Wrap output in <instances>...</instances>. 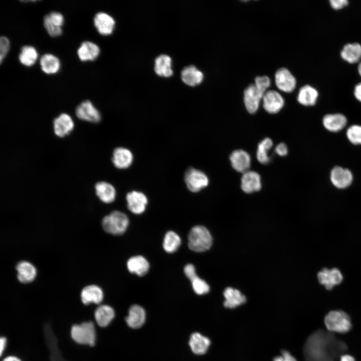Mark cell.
Segmentation results:
<instances>
[{
    "mask_svg": "<svg viewBox=\"0 0 361 361\" xmlns=\"http://www.w3.org/2000/svg\"><path fill=\"white\" fill-rule=\"evenodd\" d=\"M331 333L318 330L309 336L303 348L305 361H335L346 349Z\"/></svg>",
    "mask_w": 361,
    "mask_h": 361,
    "instance_id": "cell-1",
    "label": "cell"
},
{
    "mask_svg": "<svg viewBox=\"0 0 361 361\" xmlns=\"http://www.w3.org/2000/svg\"><path fill=\"white\" fill-rule=\"evenodd\" d=\"M70 335L72 340L78 345L93 347L96 344V329L92 320L72 324L70 329Z\"/></svg>",
    "mask_w": 361,
    "mask_h": 361,
    "instance_id": "cell-2",
    "label": "cell"
},
{
    "mask_svg": "<svg viewBox=\"0 0 361 361\" xmlns=\"http://www.w3.org/2000/svg\"><path fill=\"white\" fill-rule=\"evenodd\" d=\"M212 245V237L208 229L202 226H196L190 230L188 235V246L196 252L209 250Z\"/></svg>",
    "mask_w": 361,
    "mask_h": 361,
    "instance_id": "cell-3",
    "label": "cell"
},
{
    "mask_svg": "<svg viewBox=\"0 0 361 361\" xmlns=\"http://www.w3.org/2000/svg\"><path fill=\"white\" fill-rule=\"evenodd\" d=\"M101 224L106 232L114 235H120L126 230L129 220L123 213L114 211L103 218Z\"/></svg>",
    "mask_w": 361,
    "mask_h": 361,
    "instance_id": "cell-4",
    "label": "cell"
},
{
    "mask_svg": "<svg viewBox=\"0 0 361 361\" xmlns=\"http://www.w3.org/2000/svg\"><path fill=\"white\" fill-rule=\"evenodd\" d=\"M324 323L330 332L346 333L351 327L349 316L341 310H332L325 316Z\"/></svg>",
    "mask_w": 361,
    "mask_h": 361,
    "instance_id": "cell-5",
    "label": "cell"
},
{
    "mask_svg": "<svg viewBox=\"0 0 361 361\" xmlns=\"http://www.w3.org/2000/svg\"><path fill=\"white\" fill-rule=\"evenodd\" d=\"M185 182L187 187L191 192L197 193L208 186L209 179L203 171L191 167L185 172Z\"/></svg>",
    "mask_w": 361,
    "mask_h": 361,
    "instance_id": "cell-6",
    "label": "cell"
},
{
    "mask_svg": "<svg viewBox=\"0 0 361 361\" xmlns=\"http://www.w3.org/2000/svg\"><path fill=\"white\" fill-rule=\"evenodd\" d=\"M265 92L255 84H250L245 89L244 102L248 112L253 114L257 111Z\"/></svg>",
    "mask_w": 361,
    "mask_h": 361,
    "instance_id": "cell-7",
    "label": "cell"
},
{
    "mask_svg": "<svg viewBox=\"0 0 361 361\" xmlns=\"http://www.w3.org/2000/svg\"><path fill=\"white\" fill-rule=\"evenodd\" d=\"M262 105L267 112L275 114L279 112L284 106V99L277 91L267 90L263 97Z\"/></svg>",
    "mask_w": 361,
    "mask_h": 361,
    "instance_id": "cell-8",
    "label": "cell"
},
{
    "mask_svg": "<svg viewBox=\"0 0 361 361\" xmlns=\"http://www.w3.org/2000/svg\"><path fill=\"white\" fill-rule=\"evenodd\" d=\"M330 179L332 185L336 188L345 189L351 184L353 175L348 169L336 166L332 169Z\"/></svg>",
    "mask_w": 361,
    "mask_h": 361,
    "instance_id": "cell-9",
    "label": "cell"
},
{
    "mask_svg": "<svg viewBox=\"0 0 361 361\" xmlns=\"http://www.w3.org/2000/svg\"><path fill=\"white\" fill-rule=\"evenodd\" d=\"M275 82L279 90L286 93L292 92L296 84L295 77L285 68H280L276 71L275 74Z\"/></svg>",
    "mask_w": 361,
    "mask_h": 361,
    "instance_id": "cell-10",
    "label": "cell"
},
{
    "mask_svg": "<svg viewBox=\"0 0 361 361\" xmlns=\"http://www.w3.org/2000/svg\"><path fill=\"white\" fill-rule=\"evenodd\" d=\"M75 113L79 119L84 121L97 123L101 119L99 111L88 100L82 102L77 106Z\"/></svg>",
    "mask_w": 361,
    "mask_h": 361,
    "instance_id": "cell-11",
    "label": "cell"
},
{
    "mask_svg": "<svg viewBox=\"0 0 361 361\" xmlns=\"http://www.w3.org/2000/svg\"><path fill=\"white\" fill-rule=\"evenodd\" d=\"M126 200L128 209L135 214H140L144 212L148 203L145 194L136 191L128 193Z\"/></svg>",
    "mask_w": 361,
    "mask_h": 361,
    "instance_id": "cell-12",
    "label": "cell"
},
{
    "mask_svg": "<svg viewBox=\"0 0 361 361\" xmlns=\"http://www.w3.org/2000/svg\"><path fill=\"white\" fill-rule=\"evenodd\" d=\"M317 278L319 283L327 290L339 284L343 279L342 274L337 268H323L318 273Z\"/></svg>",
    "mask_w": 361,
    "mask_h": 361,
    "instance_id": "cell-13",
    "label": "cell"
},
{
    "mask_svg": "<svg viewBox=\"0 0 361 361\" xmlns=\"http://www.w3.org/2000/svg\"><path fill=\"white\" fill-rule=\"evenodd\" d=\"M230 160L232 167L237 172L243 173L249 170L251 159L247 151L243 149L233 151L230 155Z\"/></svg>",
    "mask_w": 361,
    "mask_h": 361,
    "instance_id": "cell-14",
    "label": "cell"
},
{
    "mask_svg": "<svg viewBox=\"0 0 361 361\" xmlns=\"http://www.w3.org/2000/svg\"><path fill=\"white\" fill-rule=\"evenodd\" d=\"M261 178L256 171L248 170L243 173L241 179V187L243 191L251 194L260 191L261 189Z\"/></svg>",
    "mask_w": 361,
    "mask_h": 361,
    "instance_id": "cell-15",
    "label": "cell"
},
{
    "mask_svg": "<svg viewBox=\"0 0 361 361\" xmlns=\"http://www.w3.org/2000/svg\"><path fill=\"white\" fill-rule=\"evenodd\" d=\"M81 300L83 304H99L104 298L102 289L96 285H89L84 287L80 293Z\"/></svg>",
    "mask_w": 361,
    "mask_h": 361,
    "instance_id": "cell-16",
    "label": "cell"
},
{
    "mask_svg": "<svg viewBox=\"0 0 361 361\" xmlns=\"http://www.w3.org/2000/svg\"><path fill=\"white\" fill-rule=\"evenodd\" d=\"M146 318L145 311L143 307L137 304L131 305L125 317V321L130 328L137 329L144 323Z\"/></svg>",
    "mask_w": 361,
    "mask_h": 361,
    "instance_id": "cell-17",
    "label": "cell"
},
{
    "mask_svg": "<svg viewBox=\"0 0 361 361\" xmlns=\"http://www.w3.org/2000/svg\"><path fill=\"white\" fill-rule=\"evenodd\" d=\"M74 123L71 117L67 113H62L53 121L55 134L60 137L69 134L73 129Z\"/></svg>",
    "mask_w": 361,
    "mask_h": 361,
    "instance_id": "cell-18",
    "label": "cell"
},
{
    "mask_svg": "<svg viewBox=\"0 0 361 361\" xmlns=\"http://www.w3.org/2000/svg\"><path fill=\"white\" fill-rule=\"evenodd\" d=\"M115 316L114 309L110 305L102 304L98 306L94 312V317L97 324L100 327L108 326Z\"/></svg>",
    "mask_w": 361,
    "mask_h": 361,
    "instance_id": "cell-19",
    "label": "cell"
},
{
    "mask_svg": "<svg viewBox=\"0 0 361 361\" xmlns=\"http://www.w3.org/2000/svg\"><path fill=\"white\" fill-rule=\"evenodd\" d=\"M133 160L132 152L122 147L116 148L113 152L112 161L117 168L125 169L129 167Z\"/></svg>",
    "mask_w": 361,
    "mask_h": 361,
    "instance_id": "cell-20",
    "label": "cell"
},
{
    "mask_svg": "<svg viewBox=\"0 0 361 361\" xmlns=\"http://www.w3.org/2000/svg\"><path fill=\"white\" fill-rule=\"evenodd\" d=\"M94 24L100 34L108 35L113 32L115 21L108 14L104 12H98L94 18Z\"/></svg>",
    "mask_w": 361,
    "mask_h": 361,
    "instance_id": "cell-21",
    "label": "cell"
},
{
    "mask_svg": "<svg viewBox=\"0 0 361 361\" xmlns=\"http://www.w3.org/2000/svg\"><path fill=\"white\" fill-rule=\"evenodd\" d=\"M17 278L22 283H29L33 281L37 276V269L31 263L22 261L16 266Z\"/></svg>",
    "mask_w": 361,
    "mask_h": 361,
    "instance_id": "cell-22",
    "label": "cell"
},
{
    "mask_svg": "<svg viewBox=\"0 0 361 361\" xmlns=\"http://www.w3.org/2000/svg\"><path fill=\"white\" fill-rule=\"evenodd\" d=\"M347 123L346 117L340 113L328 114L322 119L324 128L331 132H337L343 129Z\"/></svg>",
    "mask_w": 361,
    "mask_h": 361,
    "instance_id": "cell-23",
    "label": "cell"
},
{
    "mask_svg": "<svg viewBox=\"0 0 361 361\" xmlns=\"http://www.w3.org/2000/svg\"><path fill=\"white\" fill-rule=\"evenodd\" d=\"M189 344L192 351L196 354L206 353L211 344L209 338L199 332L193 333L190 336Z\"/></svg>",
    "mask_w": 361,
    "mask_h": 361,
    "instance_id": "cell-24",
    "label": "cell"
},
{
    "mask_svg": "<svg viewBox=\"0 0 361 361\" xmlns=\"http://www.w3.org/2000/svg\"><path fill=\"white\" fill-rule=\"evenodd\" d=\"M128 270L131 273L142 276L147 273L149 264L147 260L143 256L137 255L131 257L127 262Z\"/></svg>",
    "mask_w": 361,
    "mask_h": 361,
    "instance_id": "cell-25",
    "label": "cell"
},
{
    "mask_svg": "<svg viewBox=\"0 0 361 361\" xmlns=\"http://www.w3.org/2000/svg\"><path fill=\"white\" fill-rule=\"evenodd\" d=\"M96 194L103 203L108 204L113 202L116 198L115 188L106 182H99L95 185Z\"/></svg>",
    "mask_w": 361,
    "mask_h": 361,
    "instance_id": "cell-26",
    "label": "cell"
},
{
    "mask_svg": "<svg viewBox=\"0 0 361 361\" xmlns=\"http://www.w3.org/2000/svg\"><path fill=\"white\" fill-rule=\"evenodd\" d=\"M181 78L186 84L190 86H195L203 81L204 75L195 66L191 65L185 67L182 70Z\"/></svg>",
    "mask_w": 361,
    "mask_h": 361,
    "instance_id": "cell-27",
    "label": "cell"
},
{
    "mask_svg": "<svg viewBox=\"0 0 361 361\" xmlns=\"http://www.w3.org/2000/svg\"><path fill=\"white\" fill-rule=\"evenodd\" d=\"M100 49L95 43L90 41L83 42L77 50L79 59L83 61L94 60L98 56Z\"/></svg>",
    "mask_w": 361,
    "mask_h": 361,
    "instance_id": "cell-28",
    "label": "cell"
},
{
    "mask_svg": "<svg viewBox=\"0 0 361 361\" xmlns=\"http://www.w3.org/2000/svg\"><path fill=\"white\" fill-rule=\"evenodd\" d=\"M225 300L224 305L226 308H234L244 304L246 301V297L238 290L231 287L227 288L224 292Z\"/></svg>",
    "mask_w": 361,
    "mask_h": 361,
    "instance_id": "cell-29",
    "label": "cell"
},
{
    "mask_svg": "<svg viewBox=\"0 0 361 361\" xmlns=\"http://www.w3.org/2000/svg\"><path fill=\"white\" fill-rule=\"evenodd\" d=\"M318 96V92L315 88L306 85L300 88L297 96V101L304 106H313L316 103Z\"/></svg>",
    "mask_w": 361,
    "mask_h": 361,
    "instance_id": "cell-30",
    "label": "cell"
},
{
    "mask_svg": "<svg viewBox=\"0 0 361 361\" xmlns=\"http://www.w3.org/2000/svg\"><path fill=\"white\" fill-rule=\"evenodd\" d=\"M340 55L348 63H355L361 59V45L358 43L347 44L343 47Z\"/></svg>",
    "mask_w": 361,
    "mask_h": 361,
    "instance_id": "cell-31",
    "label": "cell"
},
{
    "mask_svg": "<svg viewBox=\"0 0 361 361\" xmlns=\"http://www.w3.org/2000/svg\"><path fill=\"white\" fill-rule=\"evenodd\" d=\"M154 71L160 76L168 77L173 74L171 69V59L166 55H161L155 60Z\"/></svg>",
    "mask_w": 361,
    "mask_h": 361,
    "instance_id": "cell-32",
    "label": "cell"
},
{
    "mask_svg": "<svg viewBox=\"0 0 361 361\" xmlns=\"http://www.w3.org/2000/svg\"><path fill=\"white\" fill-rule=\"evenodd\" d=\"M40 63L41 69L47 74L55 73L60 68L59 59L51 54H45L42 55Z\"/></svg>",
    "mask_w": 361,
    "mask_h": 361,
    "instance_id": "cell-33",
    "label": "cell"
},
{
    "mask_svg": "<svg viewBox=\"0 0 361 361\" xmlns=\"http://www.w3.org/2000/svg\"><path fill=\"white\" fill-rule=\"evenodd\" d=\"M272 146V140L268 137L264 138L258 144L256 157L260 163L267 164L270 161L271 158L269 155V152Z\"/></svg>",
    "mask_w": 361,
    "mask_h": 361,
    "instance_id": "cell-34",
    "label": "cell"
},
{
    "mask_svg": "<svg viewBox=\"0 0 361 361\" xmlns=\"http://www.w3.org/2000/svg\"><path fill=\"white\" fill-rule=\"evenodd\" d=\"M181 243L179 236L174 232H167L164 237L163 248L165 252L172 253L175 252Z\"/></svg>",
    "mask_w": 361,
    "mask_h": 361,
    "instance_id": "cell-35",
    "label": "cell"
},
{
    "mask_svg": "<svg viewBox=\"0 0 361 361\" xmlns=\"http://www.w3.org/2000/svg\"><path fill=\"white\" fill-rule=\"evenodd\" d=\"M37 57L38 53L35 48L31 46L26 45L21 48L19 59L22 64L30 66L35 63Z\"/></svg>",
    "mask_w": 361,
    "mask_h": 361,
    "instance_id": "cell-36",
    "label": "cell"
},
{
    "mask_svg": "<svg viewBox=\"0 0 361 361\" xmlns=\"http://www.w3.org/2000/svg\"><path fill=\"white\" fill-rule=\"evenodd\" d=\"M346 137L348 140L353 144H361V126L353 125L346 130Z\"/></svg>",
    "mask_w": 361,
    "mask_h": 361,
    "instance_id": "cell-37",
    "label": "cell"
},
{
    "mask_svg": "<svg viewBox=\"0 0 361 361\" xmlns=\"http://www.w3.org/2000/svg\"><path fill=\"white\" fill-rule=\"evenodd\" d=\"M192 287L195 292L198 295H203L207 293L210 290L209 285L206 281L199 276H196L190 280Z\"/></svg>",
    "mask_w": 361,
    "mask_h": 361,
    "instance_id": "cell-38",
    "label": "cell"
},
{
    "mask_svg": "<svg viewBox=\"0 0 361 361\" xmlns=\"http://www.w3.org/2000/svg\"><path fill=\"white\" fill-rule=\"evenodd\" d=\"M45 17L54 26L61 27L64 22L63 15L58 12H51L46 15Z\"/></svg>",
    "mask_w": 361,
    "mask_h": 361,
    "instance_id": "cell-39",
    "label": "cell"
},
{
    "mask_svg": "<svg viewBox=\"0 0 361 361\" xmlns=\"http://www.w3.org/2000/svg\"><path fill=\"white\" fill-rule=\"evenodd\" d=\"M43 21L44 27L51 36H58L62 33L61 27L54 26L45 17H44Z\"/></svg>",
    "mask_w": 361,
    "mask_h": 361,
    "instance_id": "cell-40",
    "label": "cell"
},
{
    "mask_svg": "<svg viewBox=\"0 0 361 361\" xmlns=\"http://www.w3.org/2000/svg\"><path fill=\"white\" fill-rule=\"evenodd\" d=\"M257 87L266 92L270 87L271 80L267 76H258L255 79V83Z\"/></svg>",
    "mask_w": 361,
    "mask_h": 361,
    "instance_id": "cell-41",
    "label": "cell"
},
{
    "mask_svg": "<svg viewBox=\"0 0 361 361\" xmlns=\"http://www.w3.org/2000/svg\"><path fill=\"white\" fill-rule=\"evenodd\" d=\"M9 40L5 36L0 38V61L2 63L3 59L6 56L9 48Z\"/></svg>",
    "mask_w": 361,
    "mask_h": 361,
    "instance_id": "cell-42",
    "label": "cell"
},
{
    "mask_svg": "<svg viewBox=\"0 0 361 361\" xmlns=\"http://www.w3.org/2000/svg\"><path fill=\"white\" fill-rule=\"evenodd\" d=\"M184 273L187 278L191 280L197 276L194 266L192 264H188L184 267Z\"/></svg>",
    "mask_w": 361,
    "mask_h": 361,
    "instance_id": "cell-43",
    "label": "cell"
},
{
    "mask_svg": "<svg viewBox=\"0 0 361 361\" xmlns=\"http://www.w3.org/2000/svg\"><path fill=\"white\" fill-rule=\"evenodd\" d=\"M273 361H297L288 351L283 350L282 351V355L275 357Z\"/></svg>",
    "mask_w": 361,
    "mask_h": 361,
    "instance_id": "cell-44",
    "label": "cell"
},
{
    "mask_svg": "<svg viewBox=\"0 0 361 361\" xmlns=\"http://www.w3.org/2000/svg\"><path fill=\"white\" fill-rule=\"evenodd\" d=\"M329 3L333 9L339 10L346 6L348 2L347 0H330Z\"/></svg>",
    "mask_w": 361,
    "mask_h": 361,
    "instance_id": "cell-45",
    "label": "cell"
},
{
    "mask_svg": "<svg viewBox=\"0 0 361 361\" xmlns=\"http://www.w3.org/2000/svg\"><path fill=\"white\" fill-rule=\"evenodd\" d=\"M275 151L278 155L284 156L288 153V148L285 143H280L275 147Z\"/></svg>",
    "mask_w": 361,
    "mask_h": 361,
    "instance_id": "cell-46",
    "label": "cell"
},
{
    "mask_svg": "<svg viewBox=\"0 0 361 361\" xmlns=\"http://www.w3.org/2000/svg\"><path fill=\"white\" fill-rule=\"evenodd\" d=\"M8 340L6 336H2L0 337V356L1 357L4 355L7 349Z\"/></svg>",
    "mask_w": 361,
    "mask_h": 361,
    "instance_id": "cell-47",
    "label": "cell"
},
{
    "mask_svg": "<svg viewBox=\"0 0 361 361\" xmlns=\"http://www.w3.org/2000/svg\"><path fill=\"white\" fill-rule=\"evenodd\" d=\"M354 95L356 99L361 102V83L357 84L354 87Z\"/></svg>",
    "mask_w": 361,
    "mask_h": 361,
    "instance_id": "cell-48",
    "label": "cell"
},
{
    "mask_svg": "<svg viewBox=\"0 0 361 361\" xmlns=\"http://www.w3.org/2000/svg\"><path fill=\"white\" fill-rule=\"evenodd\" d=\"M2 361H22L21 359L15 355H9L4 357Z\"/></svg>",
    "mask_w": 361,
    "mask_h": 361,
    "instance_id": "cell-49",
    "label": "cell"
},
{
    "mask_svg": "<svg viewBox=\"0 0 361 361\" xmlns=\"http://www.w3.org/2000/svg\"><path fill=\"white\" fill-rule=\"evenodd\" d=\"M340 361H355V359L350 355L343 354L340 357Z\"/></svg>",
    "mask_w": 361,
    "mask_h": 361,
    "instance_id": "cell-50",
    "label": "cell"
},
{
    "mask_svg": "<svg viewBox=\"0 0 361 361\" xmlns=\"http://www.w3.org/2000/svg\"><path fill=\"white\" fill-rule=\"evenodd\" d=\"M358 72L359 74L361 76V62L359 64L358 66Z\"/></svg>",
    "mask_w": 361,
    "mask_h": 361,
    "instance_id": "cell-51",
    "label": "cell"
}]
</instances>
